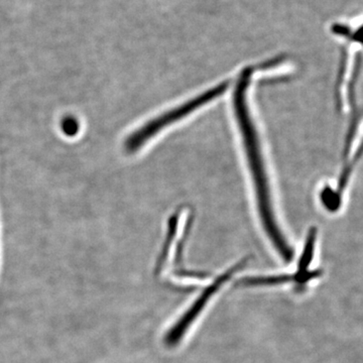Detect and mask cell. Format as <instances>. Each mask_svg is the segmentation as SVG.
Instances as JSON below:
<instances>
[{
  "instance_id": "obj_7",
  "label": "cell",
  "mask_w": 363,
  "mask_h": 363,
  "mask_svg": "<svg viewBox=\"0 0 363 363\" xmlns=\"http://www.w3.org/2000/svg\"><path fill=\"white\" fill-rule=\"evenodd\" d=\"M79 124L74 117H66L62 121V130L67 135H75L78 133Z\"/></svg>"
},
{
  "instance_id": "obj_2",
  "label": "cell",
  "mask_w": 363,
  "mask_h": 363,
  "mask_svg": "<svg viewBox=\"0 0 363 363\" xmlns=\"http://www.w3.org/2000/svg\"><path fill=\"white\" fill-rule=\"evenodd\" d=\"M247 262L248 259H241L240 262L229 267L227 271L222 272L203 288L195 300L188 306L187 309L167 330L164 336V343L167 347L172 350L183 341L184 337L187 335L203 312L207 309V306L211 303L215 296L220 292L221 289L245 267Z\"/></svg>"
},
{
  "instance_id": "obj_6",
  "label": "cell",
  "mask_w": 363,
  "mask_h": 363,
  "mask_svg": "<svg viewBox=\"0 0 363 363\" xmlns=\"http://www.w3.org/2000/svg\"><path fill=\"white\" fill-rule=\"evenodd\" d=\"M332 30L338 37L347 39L351 44L360 45L363 48V21L354 28L339 23V25L334 26Z\"/></svg>"
},
{
  "instance_id": "obj_3",
  "label": "cell",
  "mask_w": 363,
  "mask_h": 363,
  "mask_svg": "<svg viewBox=\"0 0 363 363\" xmlns=\"http://www.w3.org/2000/svg\"><path fill=\"white\" fill-rule=\"evenodd\" d=\"M228 85V82H223L220 85H217L216 87L206 91V92L200 94L194 99H191L190 101L182 104L181 106L176 107L173 111L166 112L162 116L157 117V118L150 121V123L145 124L126 138L125 143H124L126 152H135L140 150L145 143L149 142L150 138L156 135L162 128L171 125L172 123L183 118V117L187 116L188 114H190V112L196 111V109L221 95L227 89Z\"/></svg>"
},
{
  "instance_id": "obj_1",
  "label": "cell",
  "mask_w": 363,
  "mask_h": 363,
  "mask_svg": "<svg viewBox=\"0 0 363 363\" xmlns=\"http://www.w3.org/2000/svg\"><path fill=\"white\" fill-rule=\"evenodd\" d=\"M255 68L247 67L241 72L234 93L233 104L238 126L242 135L245 150L247 152L248 164L252 172L255 193H257V204L260 220L266 231L267 238L271 240L274 250L285 262H291L294 259L293 247L289 245L288 240L279 229L278 222L274 215L272 206L271 191L267 181L264 157L260 150L259 140L257 138L255 124L248 111L247 102V90L250 84Z\"/></svg>"
},
{
  "instance_id": "obj_5",
  "label": "cell",
  "mask_w": 363,
  "mask_h": 363,
  "mask_svg": "<svg viewBox=\"0 0 363 363\" xmlns=\"http://www.w3.org/2000/svg\"><path fill=\"white\" fill-rule=\"evenodd\" d=\"M294 284L293 274H267V276L248 277L241 279V286H269Z\"/></svg>"
},
{
  "instance_id": "obj_4",
  "label": "cell",
  "mask_w": 363,
  "mask_h": 363,
  "mask_svg": "<svg viewBox=\"0 0 363 363\" xmlns=\"http://www.w3.org/2000/svg\"><path fill=\"white\" fill-rule=\"evenodd\" d=\"M316 240V228H312L308 233L307 238H306L305 247L303 248L302 255H301L300 259H298L297 269L292 274L294 284L298 289H302L313 279H316L318 277L321 276V272L310 269L313 259H314Z\"/></svg>"
}]
</instances>
